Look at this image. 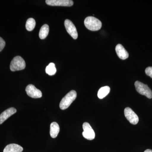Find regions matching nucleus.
Segmentation results:
<instances>
[{"instance_id":"f257e3e1","label":"nucleus","mask_w":152,"mask_h":152,"mask_svg":"<svg viewBox=\"0 0 152 152\" xmlns=\"http://www.w3.org/2000/svg\"><path fill=\"white\" fill-rule=\"evenodd\" d=\"M84 24L88 29L91 31L99 30L102 27V23L99 19L94 17H88L85 19Z\"/></svg>"},{"instance_id":"f03ea898","label":"nucleus","mask_w":152,"mask_h":152,"mask_svg":"<svg viewBox=\"0 0 152 152\" xmlns=\"http://www.w3.org/2000/svg\"><path fill=\"white\" fill-rule=\"evenodd\" d=\"M77 96L76 91L72 90L63 98L60 103V108L62 110L67 109L72 103L75 100Z\"/></svg>"},{"instance_id":"7ed1b4c3","label":"nucleus","mask_w":152,"mask_h":152,"mask_svg":"<svg viewBox=\"0 0 152 152\" xmlns=\"http://www.w3.org/2000/svg\"><path fill=\"white\" fill-rule=\"evenodd\" d=\"M26 62L20 56H17L12 60L10 69L12 72L22 70L26 68Z\"/></svg>"},{"instance_id":"20e7f679","label":"nucleus","mask_w":152,"mask_h":152,"mask_svg":"<svg viewBox=\"0 0 152 152\" xmlns=\"http://www.w3.org/2000/svg\"><path fill=\"white\" fill-rule=\"evenodd\" d=\"M134 85L136 90L139 94L145 96L148 99H152V91L148 85L144 84L139 81L135 82Z\"/></svg>"},{"instance_id":"39448f33","label":"nucleus","mask_w":152,"mask_h":152,"mask_svg":"<svg viewBox=\"0 0 152 152\" xmlns=\"http://www.w3.org/2000/svg\"><path fill=\"white\" fill-rule=\"evenodd\" d=\"M83 128L84 131L83 132V135L85 138L89 140H92L94 139L95 132L89 124L87 122L84 123Z\"/></svg>"},{"instance_id":"423d86ee","label":"nucleus","mask_w":152,"mask_h":152,"mask_svg":"<svg viewBox=\"0 0 152 152\" xmlns=\"http://www.w3.org/2000/svg\"><path fill=\"white\" fill-rule=\"evenodd\" d=\"M124 115L128 121L132 124L136 125L138 123V116L130 108L126 107L125 109Z\"/></svg>"},{"instance_id":"0eeeda50","label":"nucleus","mask_w":152,"mask_h":152,"mask_svg":"<svg viewBox=\"0 0 152 152\" xmlns=\"http://www.w3.org/2000/svg\"><path fill=\"white\" fill-rule=\"evenodd\" d=\"M64 25L67 31L74 39L78 38V33L75 26L70 20L66 19L65 20Z\"/></svg>"},{"instance_id":"6e6552de","label":"nucleus","mask_w":152,"mask_h":152,"mask_svg":"<svg viewBox=\"0 0 152 152\" xmlns=\"http://www.w3.org/2000/svg\"><path fill=\"white\" fill-rule=\"evenodd\" d=\"M26 91L28 96L34 99L40 98L42 97V92L38 89L34 85H28L26 89Z\"/></svg>"},{"instance_id":"1a4fd4ad","label":"nucleus","mask_w":152,"mask_h":152,"mask_svg":"<svg viewBox=\"0 0 152 152\" xmlns=\"http://www.w3.org/2000/svg\"><path fill=\"white\" fill-rule=\"evenodd\" d=\"M46 3L49 6L71 7L74 2L71 0H46Z\"/></svg>"},{"instance_id":"9d476101","label":"nucleus","mask_w":152,"mask_h":152,"mask_svg":"<svg viewBox=\"0 0 152 152\" xmlns=\"http://www.w3.org/2000/svg\"><path fill=\"white\" fill-rule=\"evenodd\" d=\"M17 112V110L14 107L7 109L0 115V124H2L5 121Z\"/></svg>"},{"instance_id":"9b49d317","label":"nucleus","mask_w":152,"mask_h":152,"mask_svg":"<svg viewBox=\"0 0 152 152\" xmlns=\"http://www.w3.org/2000/svg\"><path fill=\"white\" fill-rule=\"evenodd\" d=\"M115 51L118 57L122 60H125L129 57V54L122 45L118 44L116 46Z\"/></svg>"},{"instance_id":"f8f14e48","label":"nucleus","mask_w":152,"mask_h":152,"mask_svg":"<svg viewBox=\"0 0 152 152\" xmlns=\"http://www.w3.org/2000/svg\"><path fill=\"white\" fill-rule=\"evenodd\" d=\"M23 150V147L18 144H11L5 148L3 152H22Z\"/></svg>"},{"instance_id":"ddd939ff","label":"nucleus","mask_w":152,"mask_h":152,"mask_svg":"<svg viewBox=\"0 0 152 152\" xmlns=\"http://www.w3.org/2000/svg\"><path fill=\"white\" fill-rule=\"evenodd\" d=\"M60 132V127L56 122H53L50 126V135L53 138L56 137Z\"/></svg>"},{"instance_id":"4468645a","label":"nucleus","mask_w":152,"mask_h":152,"mask_svg":"<svg viewBox=\"0 0 152 152\" xmlns=\"http://www.w3.org/2000/svg\"><path fill=\"white\" fill-rule=\"evenodd\" d=\"M110 87L106 86L101 88L98 92V97L99 99H102L106 97L110 93Z\"/></svg>"},{"instance_id":"2eb2a0df","label":"nucleus","mask_w":152,"mask_h":152,"mask_svg":"<svg viewBox=\"0 0 152 152\" xmlns=\"http://www.w3.org/2000/svg\"><path fill=\"white\" fill-rule=\"evenodd\" d=\"M49 32V27L48 25H43L41 27L39 33V37L42 39H45L48 34Z\"/></svg>"},{"instance_id":"dca6fc26","label":"nucleus","mask_w":152,"mask_h":152,"mask_svg":"<svg viewBox=\"0 0 152 152\" xmlns=\"http://www.w3.org/2000/svg\"><path fill=\"white\" fill-rule=\"evenodd\" d=\"M46 72L50 76H53L56 72V69L54 63H51L46 68Z\"/></svg>"},{"instance_id":"f3484780","label":"nucleus","mask_w":152,"mask_h":152,"mask_svg":"<svg viewBox=\"0 0 152 152\" xmlns=\"http://www.w3.org/2000/svg\"><path fill=\"white\" fill-rule=\"evenodd\" d=\"M36 26V21L34 19L30 18L28 19L26 23V28L28 31H33Z\"/></svg>"},{"instance_id":"a211bd4d","label":"nucleus","mask_w":152,"mask_h":152,"mask_svg":"<svg viewBox=\"0 0 152 152\" xmlns=\"http://www.w3.org/2000/svg\"><path fill=\"white\" fill-rule=\"evenodd\" d=\"M145 73L147 75L149 76L152 78V67H148L145 70Z\"/></svg>"},{"instance_id":"6ab92c4d","label":"nucleus","mask_w":152,"mask_h":152,"mask_svg":"<svg viewBox=\"0 0 152 152\" xmlns=\"http://www.w3.org/2000/svg\"><path fill=\"white\" fill-rule=\"evenodd\" d=\"M6 42L4 39L0 37V52L4 48L5 46Z\"/></svg>"},{"instance_id":"aec40b11","label":"nucleus","mask_w":152,"mask_h":152,"mask_svg":"<svg viewBox=\"0 0 152 152\" xmlns=\"http://www.w3.org/2000/svg\"><path fill=\"white\" fill-rule=\"evenodd\" d=\"M144 152H152V150L151 149H147Z\"/></svg>"}]
</instances>
